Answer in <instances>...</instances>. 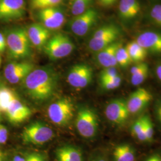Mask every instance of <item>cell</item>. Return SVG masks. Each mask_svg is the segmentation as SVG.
I'll list each match as a JSON object with an SVG mask.
<instances>
[{"mask_svg": "<svg viewBox=\"0 0 161 161\" xmlns=\"http://www.w3.org/2000/svg\"><path fill=\"white\" fill-rule=\"evenodd\" d=\"M23 81L24 88L31 97L36 101H44L54 92L58 75L50 67H41L33 69Z\"/></svg>", "mask_w": 161, "mask_h": 161, "instance_id": "obj_1", "label": "cell"}, {"mask_svg": "<svg viewBox=\"0 0 161 161\" xmlns=\"http://www.w3.org/2000/svg\"><path fill=\"white\" fill-rule=\"evenodd\" d=\"M4 36L8 54L11 58L23 59L31 56V42L26 29L22 27H14L7 30Z\"/></svg>", "mask_w": 161, "mask_h": 161, "instance_id": "obj_2", "label": "cell"}, {"mask_svg": "<svg viewBox=\"0 0 161 161\" xmlns=\"http://www.w3.org/2000/svg\"><path fill=\"white\" fill-rule=\"evenodd\" d=\"M74 49L73 42L67 35L63 33H58L50 37L43 48L46 54L52 60L69 56Z\"/></svg>", "mask_w": 161, "mask_h": 161, "instance_id": "obj_3", "label": "cell"}, {"mask_svg": "<svg viewBox=\"0 0 161 161\" xmlns=\"http://www.w3.org/2000/svg\"><path fill=\"white\" fill-rule=\"evenodd\" d=\"M54 137L52 128L41 122H35L25 127L22 140L28 144L41 145L51 140Z\"/></svg>", "mask_w": 161, "mask_h": 161, "instance_id": "obj_4", "label": "cell"}, {"mask_svg": "<svg viewBox=\"0 0 161 161\" xmlns=\"http://www.w3.org/2000/svg\"><path fill=\"white\" fill-rule=\"evenodd\" d=\"M74 105L66 98H63L51 104L47 110L49 119L55 124L64 126L68 124L74 116Z\"/></svg>", "mask_w": 161, "mask_h": 161, "instance_id": "obj_5", "label": "cell"}, {"mask_svg": "<svg viewBox=\"0 0 161 161\" xmlns=\"http://www.w3.org/2000/svg\"><path fill=\"white\" fill-rule=\"evenodd\" d=\"M76 128L78 133L85 138L95 137L98 130L97 116L88 108H82L77 113Z\"/></svg>", "mask_w": 161, "mask_h": 161, "instance_id": "obj_6", "label": "cell"}, {"mask_svg": "<svg viewBox=\"0 0 161 161\" xmlns=\"http://www.w3.org/2000/svg\"><path fill=\"white\" fill-rule=\"evenodd\" d=\"M98 17L96 10L88 8L86 12L72 19L70 23V29L77 36H84L96 23Z\"/></svg>", "mask_w": 161, "mask_h": 161, "instance_id": "obj_7", "label": "cell"}, {"mask_svg": "<svg viewBox=\"0 0 161 161\" xmlns=\"http://www.w3.org/2000/svg\"><path fill=\"white\" fill-rule=\"evenodd\" d=\"M24 0H0V22H8L22 19L25 14Z\"/></svg>", "mask_w": 161, "mask_h": 161, "instance_id": "obj_8", "label": "cell"}, {"mask_svg": "<svg viewBox=\"0 0 161 161\" xmlns=\"http://www.w3.org/2000/svg\"><path fill=\"white\" fill-rule=\"evenodd\" d=\"M92 79V70L86 64H77L73 66L67 76L69 85L76 88H83L88 86Z\"/></svg>", "mask_w": 161, "mask_h": 161, "instance_id": "obj_9", "label": "cell"}, {"mask_svg": "<svg viewBox=\"0 0 161 161\" xmlns=\"http://www.w3.org/2000/svg\"><path fill=\"white\" fill-rule=\"evenodd\" d=\"M126 100L117 98L112 100L105 109V115L109 121L117 125L124 124L129 118Z\"/></svg>", "mask_w": 161, "mask_h": 161, "instance_id": "obj_10", "label": "cell"}, {"mask_svg": "<svg viewBox=\"0 0 161 161\" xmlns=\"http://www.w3.org/2000/svg\"><path fill=\"white\" fill-rule=\"evenodd\" d=\"M34 68V64L29 62H12L6 65L4 76L10 83L17 84L23 80Z\"/></svg>", "mask_w": 161, "mask_h": 161, "instance_id": "obj_11", "label": "cell"}, {"mask_svg": "<svg viewBox=\"0 0 161 161\" xmlns=\"http://www.w3.org/2000/svg\"><path fill=\"white\" fill-rule=\"evenodd\" d=\"M38 17L41 23L50 31L60 29L65 20L64 11L58 6L41 9Z\"/></svg>", "mask_w": 161, "mask_h": 161, "instance_id": "obj_12", "label": "cell"}, {"mask_svg": "<svg viewBox=\"0 0 161 161\" xmlns=\"http://www.w3.org/2000/svg\"><path fill=\"white\" fill-rule=\"evenodd\" d=\"M152 98L151 92L144 88H139L133 92L126 101L130 114H137L143 110Z\"/></svg>", "mask_w": 161, "mask_h": 161, "instance_id": "obj_13", "label": "cell"}, {"mask_svg": "<svg viewBox=\"0 0 161 161\" xmlns=\"http://www.w3.org/2000/svg\"><path fill=\"white\" fill-rule=\"evenodd\" d=\"M50 31L41 23L31 24L27 29L31 44L39 50L43 49L50 38Z\"/></svg>", "mask_w": 161, "mask_h": 161, "instance_id": "obj_14", "label": "cell"}, {"mask_svg": "<svg viewBox=\"0 0 161 161\" xmlns=\"http://www.w3.org/2000/svg\"><path fill=\"white\" fill-rule=\"evenodd\" d=\"M32 114L29 108L22 103L17 98H15L6 110L8 121L12 124H20L27 119Z\"/></svg>", "mask_w": 161, "mask_h": 161, "instance_id": "obj_15", "label": "cell"}, {"mask_svg": "<svg viewBox=\"0 0 161 161\" xmlns=\"http://www.w3.org/2000/svg\"><path fill=\"white\" fill-rule=\"evenodd\" d=\"M136 41L147 52L161 53V34L147 31L138 35Z\"/></svg>", "mask_w": 161, "mask_h": 161, "instance_id": "obj_16", "label": "cell"}, {"mask_svg": "<svg viewBox=\"0 0 161 161\" xmlns=\"http://www.w3.org/2000/svg\"><path fill=\"white\" fill-rule=\"evenodd\" d=\"M122 46L121 42L115 41L98 52L96 58L98 64L104 68L115 67L118 64L116 58V52Z\"/></svg>", "mask_w": 161, "mask_h": 161, "instance_id": "obj_17", "label": "cell"}, {"mask_svg": "<svg viewBox=\"0 0 161 161\" xmlns=\"http://www.w3.org/2000/svg\"><path fill=\"white\" fill-rule=\"evenodd\" d=\"M141 6L138 0H120L119 16L122 20L128 21L134 19L139 14Z\"/></svg>", "mask_w": 161, "mask_h": 161, "instance_id": "obj_18", "label": "cell"}, {"mask_svg": "<svg viewBox=\"0 0 161 161\" xmlns=\"http://www.w3.org/2000/svg\"><path fill=\"white\" fill-rule=\"evenodd\" d=\"M57 161H83L82 153L78 148L72 146H64L56 152Z\"/></svg>", "mask_w": 161, "mask_h": 161, "instance_id": "obj_19", "label": "cell"}, {"mask_svg": "<svg viewBox=\"0 0 161 161\" xmlns=\"http://www.w3.org/2000/svg\"><path fill=\"white\" fill-rule=\"evenodd\" d=\"M113 156L114 161H135L136 152L130 144H119L114 149Z\"/></svg>", "mask_w": 161, "mask_h": 161, "instance_id": "obj_20", "label": "cell"}, {"mask_svg": "<svg viewBox=\"0 0 161 161\" xmlns=\"http://www.w3.org/2000/svg\"><path fill=\"white\" fill-rule=\"evenodd\" d=\"M131 60L140 63L143 61L147 56V51L134 41L128 43L125 47Z\"/></svg>", "mask_w": 161, "mask_h": 161, "instance_id": "obj_21", "label": "cell"}, {"mask_svg": "<svg viewBox=\"0 0 161 161\" xmlns=\"http://www.w3.org/2000/svg\"><path fill=\"white\" fill-rule=\"evenodd\" d=\"M16 98L15 93L10 88L0 87V111L6 113L9 105Z\"/></svg>", "mask_w": 161, "mask_h": 161, "instance_id": "obj_22", "label": "cell"}, {"mask_svg": "<svg viewBox=\"0 0 161 161\" xmlns=\"http://www.w3.org/2000/svg\"><path fill=\"white\" fill-rule=\"evenodd\" d=\"M118 36H111L102 38H93L89 41L88 47L93 52H98L103 49L106 47L108 46L112 43L116 41Z\"/></svg>", "mask_w": 161, "mask_h": 161, "instance_id": "obj_23", "label": "cell"}, {"mask_svg": "<svg viewBox=\"0 0 161 161\" xmlns=\"http://www.w3.org/2000/svg\"><path fill=\"white\" fill-rule=\"evenodd\" d=\"M130 130L133 137L141 142H146L144 133V115L134 122Z\"/></svg>", "mask_w": 161, "mask_h": 161, "instance_id": "obj_24", "label": "cell"}, {"mask_svg": "<svg viewBox=\"0 0 161 161\" xmlns=\"http://www.w3.org/2000/svg\"><path fill=\"white\" fill-rule=\"evenodd\" d=\"M120 31L114 25L112 24L104 25L102 27L97 29L92 35L93 38H102L111 36H119Z\"/></svg>", "mask_w": 161, "mask_h": 161, "instance_id": "obj_25", "label": "cell"}, {"mask_svg": "<svg viewBox=\"0 0 161 161\" xmlns=\"http://www.w3.org/2000/svg\"><path fill=\"white\" fill-rule=\"evenodd\" d=\"M92 0H72L71 12L74 16H78L86 12Z\"/></svg>", "mask_w": 161, "mask_h": 161, "instance_id": "obj_26", "label": "cell"}, {"mask_svg": "<svg viewBox=\"0 0 161 161\" xmlns=\"http://www.w3.org/2000/svg\"><path fill=\"white\" fill-rule=\"evenodd\" d=\"M116 58L117 64L122 68L127 67L132 62L125 47L121 46L118 49L116 54Z\"/></svg>", "mask_w": 161, "mask_h": 161, "instance_id": "obj_27", "label": "cell"}, {"mask_svg": "<svg viewBox=\"0 0 161 161\" xmlns=\"http://www.w3.org/2000/svg\"><path fill=\"white\" fill-rule=\"evenodd\" d=\"M144 133L146 142H151L154 136V126L147 115H144Z\"/></svg>", "mask_w": 161, "mask_h": 161, "instance_id": "obj_28", "label": "cell"}, {"mask_svg": "<svg viewBox=\"0 0 161 161\" xmlns=\"http://www.w3.org/2000/svg\"><path fill=\"white\" fill-rule=\"evenodd\" d=\"M100 86L104 90H114L118 88L121 86L122 82V79L119 75L115 76V78L110 80L100 82Z\"/></svg>", "mask_w": 161, "mask_h": 161, "instance_id": "obj_29", "label": "cell"}, {"mask_svg": "<svg viewBox=\"0 0 161 161\" xmlns=\"http://www.w3.org/2000/svg\"><path fill=\"white\" fill-rule=\"evenodd\" d=\"M149 74V69H144L138 73L131 75V83L134 86H138L146 80Z\"/></svg>", "mask_w": 161, "mask_h": 161, "instance_id": "obj_30", "label": "cell"}, {"mask_svg": "<svg viewBox=\"0 0 161 161\" xmlns=\"http://www.w3.org/2000/svg\"><path fill=\"white\" fill-rule=\"evenodd\" d=\"M119 75L115 67L104 68L100 74V82L110 80Z\"/></svg>", "mask_w": 161, "mask_h": 161, "instance_id": "obj_31", "label": "cell"}, {"mask_svg": "<svg viewBox=\"0 0 161 161\" xmlns=\"http://www.w3.org/2000/svg\"><path fill=\"white\" fill-rule=\"evenodd\" d=\"M150 17L153 22L161 27V4H156L150 10Z\"/></svg>", "mask_w": 161, "mask_h": 161, "instance_id": "obj_32", "label": "cell"}, {"mask_svg": "<svg viewBox=\"0 0 161 161\" xmlns=\"http://www.w3.org/2000/svg\"><path fill=\"white\" fill-rule=\"evenodd\" d=\"M63 0H45L36 7L35 9H44L49 7H57L62 3Z\"/></svg>", "mask_w": 161, "mask_h": 161, "instance_id": "obj_33", "label": "cell"}, {"mask_svg": "<svg viewBox=\"0 0 161 161\" xmlns=\"http://www.w3.org/2000/svg\"><path fill=\"white\" fill-rule=\"evenodd\" d=\"M25 158L26 161H46L43 156L37 153H29Z\"/></svg>", "mask_w": 161, "mask_h": 161, "instance_id": "obj_34", "label": "cell"}, {"mask_svg": "<svg viewBox=\"0 0 161 161\" xmlns=\"http://www.w3.org/2000/svg\"><path fill=\"white\" fill-rule=\"evenodd\" d=\"M146 69H149V66L147 64L140 62L137 64H136L134 66H132L130 69V74L131 75H133Z\"/></svg>", "mask_w": 161, "mask_h": 161, "instance_id": "obj_35", "label": "cell"}, {"mask_svg": "<svg viewBox=\"0 0 161 161\" xmlns=\"http://www.w3.org/2000/svg\"><path fill=\"white\" fill-rule=\"evenodd\" d=\"M8 132L5 126L0 124V144H5L8 139Z\"/></svg>", "mask_w": 161, "mask_h": 161, "instance_id": "obj_36", "label": "cell"}, {"mask_svg": "<svg viewBox=\"0 0 161 161\" xmlns=\"http://www.w3.org/2000/svg\"><path fill=\"white\" fill-rule=\"evenodd\" d=\"M154 110H155L156 117L158 122H159V124L161 125V98L158 99L156 102Z\"/></svg>", "mask_w": 161, "mask_h": 161, "instance_id": "obj_37", "label": "cell"}, {"mask_svg": "<svg viewBox=\"0 0 161 161\" xmlns=\"http://www.w3.org/2000/svg\"><path fill=\"white\" fill-rule=\"evenodd\" d=\"M6 41L4 35L0 32V53L4 52L6 50Z\"/></svg>", "mask_w": 161, "mask_h": 161, "instance_id": "obj_38", "label": "cell"}, {"mask_svg": "<svg viewBox=\"0 0 161 161\" xmlns=\"http://www.w3.org/2000/svg\"><path fill=\"white\" fill-rule=\"evenodd\" d=\"M144 161H161V155L158 153H155L150 156Z\"/></svg>", "mask_w": 161, "mask_h": 161, "instance_id": "obj_39", "label": "cell"}, {"mask_svg": "<svg viewBox=\"0 0 161 161\" xmlns=\"http://www.w3.org/2000/svg\"><path fill=\"white\" fill-rule=\"evenodd\" d=\"M100 3L104 6H110L114 4L116 0H98Z\"/></svg>", "mask_w": 161, "mask_h": 161, "instance_id": "obj_40", "label": "cell"}, {"mask_svg": "<svg viewBox=\"0 0 161 161\" xmlns=\"http://www.w3.org/2000/svg\"><path fill=\"white\" fill-rule=\"evenodd\" d=\"M155 72L156 75L157 76L158 80L161 82V63L156 66Z\"/></svg>", "mask_w": 161, "mask_h": 161, "instance_id": "obj_41", "label": "cell"}, {"mask_svg": "<svg viewBox=\"0 0 161 161\" xmlns=\"http://www.w3.org/2000/svg\"><path fill=\"white\" fill-rule=\"evenodd\" d=\"M44 1L45 0H31V6L32 7V8L35 9L36 7Z\"/></svg>", "mask_w": 161, "mask_h": 161, "instance_id": "obj_42", "label": "cell"}, {"mask_svg": "<svg viewBox=\"0 0 161 161\" xmlns=\"http://www.w3.org/2000/svg\"><path fill=\"white\" fill-rule=\"evenodd\" d=\"M12 161H25V158H23L22 156H20L19 155H16L13 159H12Z\"/></svg>", "mask_w": 161, "mask_h": 161, "instance_id": "obj_43", "label": "cell"}, {"mask_svg": "<svg viewBox=\"0 0 161 161\" xmlns=\"http://www.w3.org/2000/svg\"><path fill=\"white\" fill-rule=\"evenodd\" d=\"M93 161H106V159H105L104 158H97L96 159H95V160H94Z\"/></svg>", "mask_w": 161, "mask_h": 161, "instance_id": "obj_44", "label": "cell"}, {"mask_svg": "<svg viewBox=\"0 0 161 161\" xmlns=\"http://www.w3.org/2000/svg\"><path fill=\"white\" fill-rule=\"evenodd\" d=\"M0 161H3V155L1 153H0Z\"/></svg>", "mask_w": 161, "mask_h": 161, "instance_id": "obj_45", "label": "cell"}, {"mask_svg": "<svg viewBox=\"0 0 161 161\" xmlns=\"http://www.w3.org/2000/svg\"><path fill=\"white\" fill-rule=\"evenodd\" d=\"M1 57H0V66H1Z\"/></svg>", "mask_w": 161, "mask_h": 161, "instance_id": "obj_46", "label": "cell"}, {"mask_svg": "<svg viewBox=\"0 0 161 161\" xmlns=\"http://www.w3.org/2000/svg\"><path fill=\"white\" fill-rule=\"evenodd\" d=\"M1 111H0V115H1Z\"/></svg>", "mask_w": 161, "mask_h": 161, "instance_id": "obj_47", "label": "cell"}, {"mask_svg": "<svg viewBox=\"0 0 161 161\" xmlns=\"http://www.w3.org/2000/svg\"><path fill=\"white\" fill-rule=\"evenodd\" d=\"M0 153H1V152H0Z\"/></svg>", "mask_w": 161, "mask_h": 161, "instance_id": "obj_48", "label": "cell"}]
</instances>
